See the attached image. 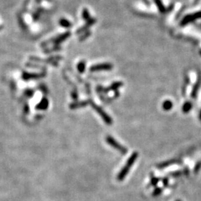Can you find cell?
<instances>
[{"label": "cell", "mask_w": 201, "mask_h": 201, "mask_svg": "<svg viewBox=\"0 0 201 201\" xmlns=\"http://www.w3.org/2000/svg\"><path fill=\"white\" fill-rule=\"evenodd\" d=\"M137 158H138V153H137V152H134V153L130 156V157L127 159V163H126V165L122 168V169L121 170L119 174H118V176H117L118 180L121 181V180H124V179L125 178L127 174H128L130 168L132 167L134 163H135L136 160L137 159Z\"/></svg>", "instance_id": "cell-1"}, {"label": "cell", "mask_w": 201, "mask_h": 201, "mask_svg": "<svg viewBox=\"0 0 201 201\" xmlns=\"http://www.w3.org/2000/svg\"><path fill=\"white\" fill-rule=\"evenodd\" d=\"M107 143L109 144V145H111L112 147H113V148H116V150L119 151L122 154H126V153H127V149H126L124 146L120 145V144H119L115 138H113V137L109 136L107 137Z\"/></svg>", "instance_id": "cell-2"}, {"label": "cell", "mask_w": 201, "mask_h": 201, "mask_svg": "<svg viewBox=\"0 0 201 201\" xmlns=\"http://www.w3.org/2000/svg\"><path fill=\"white\" fill-rule=\"evenodd\" d=\"M113 66L109 63H102L98 64L91 67V71H102V70H110Z\"/></svg>", "instance_id": "cell-3"}, {"label": "cell", "mask_w": 201, "mask_h": 201, "mask_svg": "<svg viewBox=\"0 0 201 201\" xmlns=\"http://www.w3.org/2000/svg\"><path fill=\"white\" fill-rule=\"evenodd\" d=\"M93 107H95V108L96 109V111L98 112L99 114H101V116H102V119H104V120L106 121V123L107 124H112V119H110V118L108 116V115L107 114V113H105L103 111V109H102L101 107H96V106H95L94 105Z\"/></svg>", "instance_id": "cell-4"}, {"label": "cell", "mask_w": 201, "mask_h": 201, "mask_svg": "<svg viewBox=\"0 0 201 201\" xmlns=\"http://www.w3.org/2000/svg\"><path fill=\"white\" fill-rule=\"evenodd\" d=\"M192 102H185L182 107L183 113H188V112H189L190 110L192 109Z\"/></svg>", "instance_id": "cell-5"}, {"label": "cell", "mask_w": 201, "mask_h": 201, "mask_svg": "<svg viewBox=\"0 0 201 201\" xmlns=\"http://www.w3.org/2000/svg\"><path fill=\"white\" fill-rule=\"evenodd\" d=\"M173 107V103L172 102H170L169 100H166L163 102V108L165 111H169L170 109H172Z\"/></svg>", "instance_id": "cell-6"}, {"label": "cell", "mask_w": 201, "mask_h": 201, "mask_svg": "<svg viewBox=\"0 0 201 201\" xmlns=\"http://www.w3.org/2000/svg\"><path fill=\"white\" fill-rule=\"evenodd\" d=\"M48 101H47V99H43L42 102L39 104V105L37 106V108L41 109H45V108L48 107Z\"/></svg>", "instance_id": "cell-7"}, {"label": "cell", "mask_w": 201, "mask_h": 201, "mask_svg": "<svg viewBox=\"0 0 201 201\" xmlns=\"http://www.w3.org/2000/svg\"><path fill=\"white\" fill-rule=\"evenodd\" d=\"M199 87H200V82H199V81H198V82L197 83V84L195 85V87H194L193 89H192V97L193 98H196L197 94V91H198V89H199Z\"/></svg>", "instance_id": "cell-8"}, {"label": "cell", "mask_w": 201, "mask_h": 201, "mask_svg": "<svg viewBox=\"0 0 201 201\" xmlns=\"http://www.w3.org/2000/svg\"><path fill=\"white\" fill-rule=\"evenodd\" d=\"M122 86V83L121 82H115L114 84H113V85L111 86V89H113V90H116V89H119V87H121Z\"/></svg>", "instance_id": "cell-9"}, {"label": "cell", "mask_w": 201, "mask_h": 201, "mask_svg": "<svg viewBox=\"0 0 201 201\" xmlns=\"http://www.w3.org/2000/svg\"><path fill=\"white\" fill-rule=\"evenodd\" d=\"M77 68H78V70L80 72H84V69H85V63L84 61L80 62L78 64V66H77Z\"/></svg>", "instance_id": "cell-10"}, {"label": "cell", "mask_w": 201, "mask_h": 201, "mask_svg": "<svg viewBox=\"0 0 201 201\" xmlns=\"http://www.w3.org/2000/svg\"><path fill=\"white\" fill-rule=\"evenodd\" d=\"M60 25L63 26V27L68 28L71 26V23H69L68 20H66V19H61V21H60Z\"/></svg>", "instance_id": "cell-11"}, {"label": "cell", "mask_w": 201, "mask_h": 201, "mask_svg": "<svg viewBox=\"0 0 201 201\" xmlns=\"http://www.w3.org/2000/svg\"><path fill=\"white\" fill-rule=\"evenodd\" d=\"M174 163V160H170V161H168V162H166V163H163V165H159L160 167H165V166H168L169 165L172 164V163Z\"/></svg>", "instance_id": "cell-12"}, {"label": "cell", "mask_w": 201, "mask_h": 201, "mask_svg": "<svg viewBox=\"0 0 201 201\" xmlns=\"http://www.w3.org/2000/svg\"><path fill=\"white\" fill-rule=\"evenodd\" d=\"M160 192H161V189H159V188H156V189L154 191V192H153V194H154V195H159Z\"/></svg>", "instance_id": "cell-13"}, {"label": "cell", "mask_w": 201, "mask_h": 201, "mask_svg": "<svg viewBox=\"0 0 201 201\" xmlns=\"http://www.w3.org/2000/svg\"><path fill=\"white\" fill-rule=\"evenodd\" d=\"M151 181H152V184H153V185H156V184L157 183L158 180L156 178H155V177H153V178L152 179Z\"/></svg>", "instance_id": "cell-14"}, {"label": "cell", "mask_w": 201, "mask_h": 201, "mask_svg": "<svg viewBox=\"0 0 201 201\" xmlns=\"http://www.w3.org/2000/svg\"><path fill=\"white\" fill-rule=\"evenodd\" d=\"M168 184V179H165L164 180V185H167Z\"/></svg>", "instance_id": "cell-15"}, {"label": "cell", "mask_w": 201, "mask_h": 201, "mask_svg": "<svg viewBox=\"0 0 201 201\" xmlns=\"http://www.w3.org/2000/svg\"><path fill=\"white\" fill-rule=\"evenodd\" d=\"M199 119L201 121V110H200V114H199Z\"/></svg>", "instance_id": "cell-16"}, {"label": "cell", "mask_w": 201, "mask_h": 201, "mask_svg": "<svg viewBox=\"0 0 201 201\" xmlns=\"http://www.w3.org/2000/svg\"><path fill=\"white\" fill-rule=\"evenodd\" d=\"M200 54H201V52H200Z\"/></svg>", "instance_id": "cell-17"}]
</instances>
